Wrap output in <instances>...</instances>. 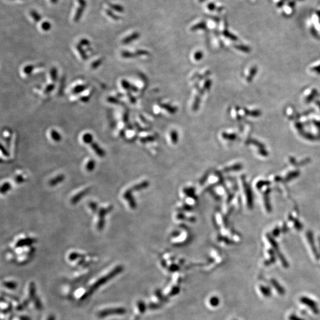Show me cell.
I'll return each instance as SVG.
<instances>
[{
	"instance_id": "30",
	"label": "cell",
	"mask_w": 320,
	"mask_h": 320,
	"mask_svg": "<svg viewBox=\"0 0 320 320\" xmlns=\"http://www.w3.org/2000/svg\"><path fill=\"white\" fill-rule=\"evenodd\" d=\"M110 8L114 10L117 11L118 12H122L124 10V8L122 6L119 5H116V4H110Z\"/></svg>"
},
{
	"instance_id": "2",
	"label": "cell",
	"mask_w": 320,
	"mask_h": 320,
	"mask_svg": "<svg viewBox=\"0 0 320 320\" xmlns=\"http://www.w3.org/2000/svg\"><path fill=\"white\" fill-rule=\"evenodd\" d=\"M300 301L302 304L306 305L308 308H309L314 314H319L320 309L318 305L314 300H312L307 296H302L300 298Z\"/></svg>"
},
{
	"instance_id": "17",
	"label": "cell",
	"mask_w": 320,
	"mask_h": 320,
	"mask_svg": "<svg viewBox=\"0 0 320 320\" xmlns=\"http://www.w3.org/2000/svg\"><path fill=\"white\" fill-rule=\"evenodd\" d=\"M93 140V137L91 133H86L82 137V141L87 144H90Z\"/></svg>"
},
{
	"instance_id": "54",
	"label": "cell",
	"mask_w": 320,
	"mask_h": 320,
	"mask_svg": "<svg viewBox=\"0 0 320 320\" xmlns=\"http://www.w3.org/2000/svg\"><path fill=\"white\" fill-rule=\"evenodd\" d=\"M205 1H206V0H199V1L200 3H202V2Z\"/></svg>"
},
{
	"instance_id": "6",
	"label": "cell",
	"mask_w": 320,
	"mask_h": 320,
	"mask_svg": "<svg viewBox=\"0 0 320 320\" xmlns=\"http://www.w3.org/2000/svg\"><path fill=\"white\" fill-rule=\"evenodd\" d=\"M89 191H90V188H86V189H84L83 190H82L81 192H80L79 193H77L71 199V203L73 204V205L76 204L81 199L83 198V197L84 196H86V194H88V193L89 192Z\"/></svg>"
},
{
	"instance_id": "26",
	"label": "cell",
	"mask_w": 320,
	"mask_h": 320,
	"mask_svg": "<svg viewBox=\"0 0 320 320\" xmlns=\"http://www.w3.org/2000/svg\"><path fill=\"white\" fill-rule=\"evenodd\" d=\"M103 61V60L102 59V58L101 59H98L97 61H94L92 64L91 67H92L93 69H94V70L96 69L98 67H99V66L102 65Z\"/></svg>"
},
{
	"instance_id": "44",
	"label": "cell",
	"mask_w": 320,
	"mask_h": 320,
	"mask_svg": "<svg viewBox=\"0 0 320 320\" xmlns=\"http://www.w3.org/2000/svg\"><path fill=\"white\" fill-rule=\"evenodd\" d=\"M289 320H305L303 318H301L299 317H298L296 314H291L289 317Z\"/></svg>"
},
{
	"instance_id": "31",
	"label": "cell",
	"mask_w": 320,
	"mask_h": 320,
	"mask_svg": "<svg viewBox=\"0 0 320 320\" xmlns=\"http://www.w3.org/2000/svg\"><path fill=\"white\" fill-rule=\"evenodd\" d=\"M135 54L137 55V56H148L149 55V53L148 51L140 49L136 51Z\"/></svg>"
},
{
	"instance_id": "39",
	"label": "cell",
	"mask_w": 320,
	"mask_h": 320,
	"mask_svg": "<svg viewBox=\"0 0 320 320\" xmlns=\"http://www.w3.org/2000/svg\"><path fill=\"white\" fill-rule=\"evenodd\" d=\"M222 33H223V35H224L225 36V37H228V38H229V39H233V40H235V39H237V38H236V37H235V36H234V35H231V34L230 33H229L228 31H224Z\"/></svg>"
},
{
	"instance_id": "7",
	"label": "cell",
	"mask_w": 320,
	"mask_h": 320,
	"mask_svg": "<svg viewBox=\"0 0 320 320\" xmlns=\"http://www.w3.org/2000/svg\"><path fill=\"white\" fill-rule=\"evenodd\" d=\"M90 145L92 147V149H93V151L96 153L98 157H103L105 156L104 151L97 143L96 142H92L90 143Z\"/></svg>"
},
{
	"instance_id": "36",
	"label": "cell",
	"mask_w": 320,
	"mask_h": 320,
	"mask_svg": "<svg viewBox=\"0 0 320 320\" xmlns=\"http://www.w3.org/2000/svg\"><path fill=\"white\" fill-rule=\"evenodd\" d=\"M90 208L91 209L93 212H96L97 210V204L96 202H91L88 205Z\"/></svg>"
},
{
	"instance_id": "15",
	"label": "cell",
	"mask_w": 320,
	"mask_h": 320,
	"mask_svg": "<svg viewBox=\"0 0 320 320\" xmlns=\"http://www.w3.org/2000/svg\"><path fill=\"white\" fill-rule=\"evenodd\" d=\"M84 8H85L84 7H82L81 5H79V7H78V9H76V13H75V15H74V21L75 22H77L78 21L80 20L82 14L83 13V11H84Z\"/></svg>"
},
{
	"instance_id": "52",
	"label": "cell",
	"mask_w": 320,
	"mask_h": 320,
	"mask_svg": "<svg viewBox=\"0 0 320 320\" xmlns=\"http://www.w3.org/2000/svg\"><path fill=\"white\" fill-rule=\"evenodd\" d=\"M211 302H212V303H213V305H216V304L218 303V300H217V299H216V298H213V299L212 300H211Z\"/></svg>"
},
{
	"instance_id": "47",
	"label": "cell",
	"mask_w": 320,
	"mask_h": 320,
	"mask_svg": "<svg viewBox=\"0 0 320 320\" xmlns=\"http://www.w3.org/2000/svg\"><path fill=\"white\" fill-rule=\"evenodd\" d=\"M154 139V137H147L143 138L141 139L142 142H147V141H151Z\"/></svg>"
},
{
	"instance_id": "21",
	"label": "cell",
	"mask_w": 320,
	"mask_h": 320,
	"mask_svg": "<svg viewBox=\"0 0 320 320\" xmlns=\"http://www.w3.org/2000/svg\"><path fill=\"white\" fill-rule=\"evenodd\" d=\"M10 183H8V182L4 183L2 185L1 188V193H2V194H4V193H7L9 190H10Z\"/></svg>"
},
{
	"instance_id": "32",
	"label": "cell",
	"mask_w": 320,
	"mask_h": 320,
	"mask_svg": "<svg viewBox=\"0 0 320 320\" xmlns=\"http://www.w3.org/2000/svg\"><path fill=\"white\" fill-rule=\"evenodd\" d=\"M55 86L54 84H49L48 86H46L45 90H44V93L45 94H49V93L52 92L55 89Z\"/></svg>"
},
{
	"instance_id": "16",
	"label": "cell",
	"mask_w": 320,
	"mask_h": 320,
	"mask_svg": "<svg viewBox=\"0 0 320 320\" xmlns=\"http://www.w3.org/2000/svg\"><path fill=\"white\" fill-rule=\"evenodd\" d=\"M76 48L77 51H78V52L80 53V55L81 57L82 60L86 61L87 59H88V56L87 55L85 51L83 49L81 45L80 44H78L76 45Z\"/></svg>"
},
{
	"instance_id": "22",
	"label": "cell",
	"mask_w": 320,
	"mask_h": 320,
	"mask_svg": "<svg viewBox=\"0 0 320 320\" xmlns=\"http://www.w3.org/2000/svg\"><path fill=\"white\" fill-rule=\"evenodd\" d=\"M122 56L124 58H135L137 56V55L135 54V53H133L131 52H129V51H123L121 53Z\"/></svg>"
},
{
	"instance_id": "48",
	"label": "cell",
	"mask_w": 320,
	"mask_h": 320,
	"mask_svg": "<svg viewBox=\"0 0 320 320\" xmlns=\"http://www.w3.org/2000/svg\"><path fill=\"white\" fill-rule=\"evenodd\" d=\"M208 8L209 10H214L216 8V5H215V4H213V3H209L208 5Z\"/></svg>"
},
{
	"instance_id": "24",
	"label": "cell",
	"mask_w": 320,
	"mask_h": 320,
	"mask_svg": "<svg viewBox=\"0 0 320 320\" xmlns=\"http://www.w3.org/2000/svg\"><path fill=\"white\" fill-rule=\"evenodd\" d=\"M34 68H35V66H33V65H26L23 68V72L25 73L26 75H30L33 71Z\"/></svg>"
},
{
	"instance_id": "29",
	"label": "cell",
	"mask_w": 320,
	"mask_h": 320,
	"mask_svg": "<svg viewBox=\"0 0 320 320\" xmlns=\"http://www.w3.org/2000/svg\"><path fill=\"white\" fill-rule=\"evenodd\" d=\"M203 57V53H202V52L201 51H198L195 53L194 55V58L196 61H200Z\"/></svg>"
},
{
	"instance_id": "12",
	"label": "cell",
	"mask_w": 320,
	"mask_h": 320,
	"mask_svg": "<svg viewBox=\"0 0 320 320\" xmlns=\"http://www.w3.org/2000/svg\"><path fill=\"white\" fill-rule=\"evenodd\" d=\"M121 85H122V87L125 90H131V91L135 92L138 91V88L136 87L132 86L129 82L125 80H122V81H121Z\"/></svg>"
},
{
	"instance_id": "5",
	"label": "cell",
	"mask_w": 320,
	"mask_h": 320,
	"mask_svg": "<svg viewBox=\"0 0 320 320\" xmlns=\"http://www.w3.org/2000/svg\"><path fill=\"white\" fill-rule=\"evenodd\" d=\"M270 284L279 295H284L286 294V290L277 280L272 279L270 280Z\"/></svg>"
},
{
	"instance_id": "46",
	"label": "cell",
	"mask_w": 320,
	"mask_h": 320,
	"mask_svg": "<svg viewBox=\"0 0 320 320\" xmlns=\"http://www.w3.org/2000/svg\"><path fill=\"white\" fill-rule=\"evenodd\" d=\"M15 180L16 182L17 183H22L24 181V178L23 177V176L21 175H18L17 176H16Z\"/></svg>"
},
{
	"instance_id": "38",
	"label": "cell",
	"mask_w": 320,
	"mask_h": 320,
	"mask_svg": "<svg viewBox=\"0 0 320 320\" xmlns=\"http://www.w3.org/2000/svg\"><path fill=\"white\" fill-rule=\"evenodd\" d=\"M4 284L6 286V288H8L9 289H14L16 287V284L15 283L11 282H5V283H4Z\"/></svg>"
},
{
	"instance_id": "23",
	"label": "cell",
	"mask_w": 320,
	"mask_h": 320,
	"mask_svg": "<svg viewBox=\"0 0 320 320\" xmlns=\"http://www.w3.org/2000/svg\"><path fill=\"white\" fill-rule=\"evenodd\" d=\"M96 166V163L94 160H91L87 164L86 169L88 171H92Z\"/></svg>"
},
{
	"instance_id": "1",
	"label": "cell",
	"mask_w": 320,
	"mask_h": 320,
	"mask_svg": "<svg viewBox=\"0 0 320 320\" xmlns=\"http://www.w3.org/2000/svg\"><path fill=\"white\" fill-rule=\"evenodd\" d=\"M122 269H123V268H122V266H118L114 269L112 270L110 273L103 276L101 278L98 279L94 284H92L88 289L87 290V291L85 293V294L82 296L81 300H85V299H87L88 297H89L90 296H91L101 286L105 284L107 281L112 279V278H113L117 274L120 273L122 272Z\"/></svg>"
},
{
	"instance_id": "8",
	"label": "cell",
	"mask_w": 320,
	"mask_h": 320,
	"mask_svg": "<svg viewBox=\"0 0 320 320\" xmlns=\"http://www.w3.org/2000/svg\"><path fill=\"white\" fill-rule=\"evenodd\" d=\"M259 289L261 294L264 296L265 298H270L272 295V292L271 288L265 285H260Z\"/></svg>"
},
{
	"instance_id": "11",
	"label": "cell",
	"mask_w": 320,
	"mask_h": 320,
	"mask_svg": "<svg viewBox=\"0 0 320 320\" xmlns=\"http://www.w3.org/2000/svg\"><path fill=\"white\" fill-rule=\"evenodd\" d=\"M65 179V176L64 174H59L58 176H56L55 177L51 179V180L49 181V184L51 186H56L57 184H58L59 183L62 182Z\"/></svg>"
},
{
	"instance_id": "37",
	"label": "cell",
	"mask_w": 320,
	"mask_h": 320,
	"mask_svg": "<svg viewBox=\"0 0 320 320\" xmlns=\"http://www.w3.org/2000/svg\"><path fill=\"white\" fill-rule=\"evenodd\" d=\"M107 102L109 103H113V104H119V100L115 98V97H109L107 98Z\"/></svg>"
},
{
	"instance_id": "3",
	"label": "cell",
	"mask_w": 320,
	"mask_h": 320,
	"mask_svg": "<svg viewBox=\"0 0 320 320\" xmlns=\"http://www.w3.org/2000/svg\"><path fill=\"white\" fill-rule=\"evenodd\" d=\"M113 208L112 206H108L107 208H102L100 209L98 211V222L97 224V228L98 230L101 231L104 228V224H105V221L104 218L106 215L110 212Z\"/></svg>"
},
{
	"instance_id": "49",
	"label": "cell",
	"mask_w": 320,
	"mask_h": 320,
	"mask_svg": "<svg viewBox=\"0 0 320 320\" xmlns=\"http://www.w3.org/2000/svg\"><path fill=\"white\" fill-rule=\"evenodd\" d=\"M80 100H81V101L84 102V103H87L90 100V97L88 96L82 97L81 98H80Z\"/></svg>"
},
{
	"instance_id": "42",
	"label": "cell",
	"mask_w": 320,
	"mask_h": 320,
	"mask_svg": "<svg viewBox=\"0 0 320 320\" xmlns=\"http://www.w3.org/2000/svg\"><path fill=\"white\" fill-rule=\"evenodd\" d=\"M106 12L107 14V15H109V17H110L111 18H112V19H114V20H118V19H119L117 16H116V15H115L113 13H112V12H111V11L106 10Z\"/></svg>"
},
{
	"instance_id": "20",
	"label": "cell",
	"mask_w": 320,
	"mask_h": 320,
	"mask_svg": "<svg viewBox=\"0 0 320 320\" xmlns=\"http://www.w3.org/2000/svg\"><path fill=\"white\" fill-rule=\"evenodd\" d=\"M50 76L51 80L55 82L58 79V71L56 68H52L50 71Z\"/></svg>"
},
{
	"instance_id": "34",
	"label": "cell",
	"mask_w": 320,
	"mask_h": 320,
	"mask_svg": "<svg viewBox=\"0 0 320 320\" xmlns=\"http://www.w3.org/2000/svg\"><path fill=\"white\" fill-rule=\"evenodd\" d=\"M212 86V81L211 80H206L203 86V90H209Z\"/></svg>"
},
{
	"instance_id": "41",
	"label": "cell",
	"mask_w": 320,
	"mask_h": 320,
	"mask_svg": "<svg viewBox=\"0 0 320 320\" xmlns=\"http://www.w3.org/2000/svg\"><path fill=\"white\" fill-rule=\"evenodd\" d=\"M79 44H80L81 46H88L90 44V43L89 41L86 39H82Z\"/></svg>"
},
{
	"instance_id": "35",
	"label": "cell",
	"mask_w": 320,
	"mask_h": 320,
	"mask_svg": "<svg viewBox=\"0 0 320 320\" xmlns=\"http://www.w3.org/2000/svg\"><path fill=\"white\" fill-rule=\"evenodd\" d=\"M171 137L172 141H173L174 143H176V142H177V132H176V131H173L172 132H171Z\"/></svg>"
},
{
	"instance_id": "18",
	"label": "cell",
	"mask_w": 320,
	"mask_h": 320,
	"mask_svg": "<svg viewBox=\"0 0 320 320\" xmlns=\"http://www.w3.org/2000/svg\"><path fill=\"white\" fill-rule=\"evenodd\" d=\"M161 106L163 109H164L165 110H166L167 111H168L169 113H171V114L175 113L176 111H177V108L176 107L171 106L167 104H162L161 105Z\"/></svg>"
},
{
	"instance_id": "43",
	"label": "cell",
	"mask_w": 320,
	"mask_h": 320,
	"mask_svg": "<svg viewBox=\"0 0 320 320\" xmlns=\"http://www.w3.org/2000/svg\"><path fill=\"white\" fill-rule=\"evenodd\" d=\"M222 137H224L225 139H233L235 137V135H233V134H228L227 133H222Z\"/></svg>"
},
{
	"instance_id": "14",
	"label": "cell",
	"mask_w": 320,
	"mask_h": 320,
	"mask_svg": "<svg viewBox=\"0 0 320 320\" xmlns=\"http://www.w3.org/2000/svg\"><path fill=\"white\" fill-rule=\"evenodd\" d=\"M51 137L52 138V139L55 141V142H60L61 141V135L59 134V133L56 131V130L55 129H52L51 130Z\"/></svg>"
},
{
	"instance_id": "4",
	"label": "cell",
	"mask_w": 320,
	"mask_h": 320,
	"mask_svg": "<svg viewBox=\"0 0 320 320\" xmlns=\"http://www.w3.org/2000/svg\"><path fill=\"white\" fill-rule=\"evenodd\" d=\"M125 312H126V310L123 308H107V309L100 311L98 314V316L100 318H104V317H108L110 315L123 314H125Z\"/></svg>"
},
{
	"instance_id": "28",
	"label": "cell",
	"mask_w": 320,
	"mask_h": 320,
	"mask_svg": "<svg viewBox=\"0 0 320 320\" xmlns=\"http://www.w3.org/2000/svg\"><path fill=\"white\" fill-rule=\"evenodd\" d=\"M31 17L33 18V19L36 22H38L41 20V16L39 14H37L36 11H31Z\"/></svg>"
},
{
	"instance_id": "19",
	"label": "cell",
	"mask_w": 320,
	"mask_h": 320,
	"mask_svg": "<svg viewBox=\"0 0 320 320\" xmlns=\"http://www.w3.org/2000/svg\"><path fill=\"white\" fill-rule=\"evenodd\" d=\"M206 28V23L205 22H201L196 25H193L191 28V31H196L199 29H205Z\"/></svg>"
},
{
	"instance_id": "50",
	"label": "cell",
	"mask_w": 320,
	"mask_h": 320,
	"mask_svg": "<svg viewBox=\"0 0 320 320\" xmlns=\"http://www.w3.org/2000/svg\"><path fill=\"white\" fill-rule=\"evenodd\" d=\"M128 119H129V115H128V114H127V113H125L124 114V115H123V121H124V122H125V123H126V122H128Z\"/></svg>"
},
{
	"instance_id": "27",
	"label": "cell",
	"mask_w": 320,
	"mask_h": 320,
	"mask_svg": "<svg viewBox=\"0 0 320 320\" xmlns=\"http://www.w3.org/2000/svg\"><path fill=\"white\" fill-rule=\"evenodd\" d=\"M41 28L43 31H49L51 28V24L48 21L43 22L41 25Z\"/></svg>"
},
{
	"instance_id": "40",
	"label": "cell",
	"mask_w": 320,
	"mask_h": 320,
	"mask_svg": "<svg viewBox=\"0 0 320 320\" xmlns=\"http://www.w3.org/2000/svg\"><path fill=\"white\" fill-rule=\"evenodd\" d=\"M80 257V255L77 253H72L69 255V259L70 260H74Z\"/></svg>"
},
{
	"instance_id": "51",
	"label": "cell",
	"mask_w": 320,
	"mask_h": 320,
	"mask_svg": "<svg viewBox=\"0 0 320 320\" xmlns=\"http://www.w3.org/2000/svg\"><path fill=\"white\" fill-rule=\"evenodd\" d=\"M128 96L129 97V99L131 100V102L132 103H135L136 102V99L134 98V97L132 96V94L131 93H129L128 94Z\"/></svg>"
},
{
	"instance_id": "53",
	"label": "cell",
	"mask_w": 320,
	"mask_h": 320,
	"mask_svg": "<svg viewBox=\"0 0 320 320\" xmlns=\"http://www.w3.org/2000/svg\"><path fill=\"white\" fill-rule=\"evenodd\" d=\"M50 1H51V3H52V4H55V3H56V2L58 1V0H50Z\"/></svg>"
},
{
	"instance_id": "13",
	"label": "cell",
	"mask_w": 320,
	"mask_h": 320,
	"mask_svg": "<svg viewBox=\"0 0 320 320\" xmlns=\"http://www.w3.org/2000/svg\"><path fill=\"white\" fill-rule=\"evenodd\" d=\"M87 86L86 85H78L76 86L72 90V93L73 94H78L80 93H81L82 92H84V90H86L87 89Z\"/></svg>"
},
{
	"instance_id": "25",
	"label": "cell",
	"mask_w": 320,
	"mask_h": 320,
	"mask_svg": "<svg viewBox=\"0 0 320 320\" xmlns=\"http://www.w3.org/2000/svg\"><path fill=\"white\" fill-rule=\"evenodd\" d=\"M200 103V96H198L196 97L194 102L193 103V110L194 111H196L198 109Z\"/></svg>"
},
{
	"instance_id": "10",
	"label": "cell",
	"mask_w": 320,
	"mask_h": 320,
	"mask_svg": "<svg viewBox=\"0 0 320 320\" xmlns=\"http://www.w3.org/2000/svg\"><path fill=\"white\" fill-rule=\"evenodd\" d=\"M139 36H140V35L138 33H137V32L133 33H132V35H131L129 36H127L125 39H123V41H122V43L123 44L130 43H131L133 41H134L135 40L138 39L139 37Z\"/></svg>"
},
{
	"instance_id": "9",
	"label": "cell",
	"mask_w": 320,
	"mask_h": 320,
	"mask_svg": "<svg viewBox=\"0 0 320 320\" xmlns=\"http://www.w3.org/2000/svg\"><path fill=\"white\" fill-rule=\"evenodd\" d=\"M35 242V240H34L33 239H21L17 243L16 247H25L27 245H30L31 244L34 243Z\"/></svg>"
},
{
	"instance_id": "45",
	"label": "cell",
	"mask_w": 320,
	"mask_h": 320,
	"mask_svg": "<svg viewBox=\"0 0 320 320\" xmlns=\"http://www.w3.org/2000/svg\"><path fill=\"white\" fill-rule=\"evenodd\" d=\"M1 151L2 153H3V154L5 156H6V157H8V156H10L9 153H8V151L6 150V149H5V148L4 147V146H3L2 144H1Z\"/></svg>"
},
{
	"instance_id": "33",
	"label": "cell",
	"mask_w": 320,
	"mask_h": 320,
	"mask_svg": "<svg viewBox=\"0 0 320 320\" xmlns=\"http://www.w3.org/2000/svg\"><path fill=\"white\" fill-rule=\"evenodd\" d=\"M30 297L33 298L35 295V284L31 283L30 284Z\"/></svg>"
}]
</instances>
